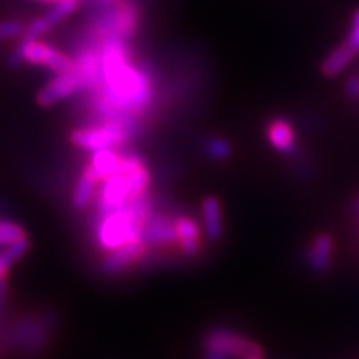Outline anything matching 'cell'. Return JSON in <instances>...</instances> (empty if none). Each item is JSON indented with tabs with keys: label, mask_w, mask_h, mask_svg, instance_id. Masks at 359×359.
<instances>
[{
	"label": "cell",
	"mask_w": 359,
	"mask_h": 359,
	"mask_svg": "<svg viewBox=\"0 0 359 359\" xmlns=\"http://www.w3.org/2000/svg\"><path fill=\"white\" fill-rule=\"evenodd\" d=\"M100 74L88 90V107L98 120H122L142 130L143 116L154 105L155 82L147 67L137 65L128 40L110 37L98 42Z\"/></svg>",
	"instance_id": "1"
},
{
	"label": "cell",
	"mask_w": 359,
	"mask_h": 359,
	"mask_svg": "<svg viewBox=\"0 0 359 359\" xmlns=\"http://www.w3.org/2000/svg\"><path fill=\"white\" fill-rule=\"evenodd\" d=\"M154 210L150 196H140L114 212L97 217L93 236L98 248L105 253L142 238L143 224Z\"/></svg>",
	"instance_id": "2"
},
{
	"label": "cell",
	"mask_w": 359,
	"mask_h": 359,
	"mask_svg": "<svg viewBox=\"0 0 359 359\" xmlns=\"http://www.w3.org/2000/svg\"><path fill=\"white\" fill-rule=\"evenodd\" d=\"M140 132V128L122 120H98V123L83 125L70 132V143L82 150L93 151L100 148L123 147Z\"/></svg>",
	"instance_id": "3"
},
{
	"label": "cell",
	"mask_w": 359,
	"mask_h": 359,
	"mask_svg": "<svg viewBox=\"0 0 359 359\" xmlns=\"http://www.w3.org/2000/svg\"><path fill=\"white\" fill-rule=\"evenodd\" d=\"M8 64L12 67H19L22 64L42 65L45 69L52 70L53 74H65L74 69L75 62L74 58L52 47L50 43H45L39 39H24L19 47L12 52Z\"/></svg>",
	"instance_id": "4"
},
{
	"label": "cell",
	"mask_w": 359,
	"mask_h": 359,
	"mask_svg": "<svg viewBox=\"0 0 359 359\" xmlns=\"http://www.w3.org/2000/svg\"><path fill=\"white\" fill-rule=\"evenodd\" d=\"M205 351H215L224 359H250L263 356V349L258 343L245 338L243 334L228 327H213L203 336Z\"/></svg>",
	"instance_id": "5"
},
{
	"label": "cell",
	"mask_w": 359,
	"mask_h": 359,
	"mask_svg": "<svg viewBox=\"0 0 359 359\" xmlns=\"http://www.w3.org/2000/svg\"><path fill=\"white\" fill-rule=\"evenodd\" d=\"M132 191H130L128 180L125 173L118 168V172L110 175L102 182V187L97 190L95 201H93V210H95V218L107 215L114 210L125 206L132 201Z\"/></svg>",
	"instance_id": "6"
},
{
	"label": "cell",
	"mask_w": 359,
	"mask_h": 359,
	"mask_svg": "<svg viewBox=\"0 0 359 359\" xmlns=\"http://www.w3.org/2000/svg\"><path fill=\"white\" fill-rule=\"evenodd\" d=\"M150 251L151 250L148 248L145 241L140 238V240L132 241V243H127L120 246V248L105 253L98 268H100L102 275L118 276L127 271V269L135 266V264L142 263Z\"/></svg>",
	"instance_id": "7"
},
{
	"label": "cell",
	"mask_w": 359,
	"mask_h": 359,
	"mask_svg": "<svg viewBox=\"0 0 359 359\" xmlns=\"http://www.w3.org/2000/svg\"><path fill=\"white\" fill-rule=\"evenodd\" d=\"M85 90H87L85 80L74 67L65 74H55V79H52L43 88H40L37 93V103L40 107H52L65 100V98L75 95V93L85 92Z\"/></svg>",
	"instance_id": "8"
},
{
	"label": "cell",
	"mask_w": 359,
	"mask_h": 359,
	"mask_svg": "<svg viewBox=\"0 0 359 359\" xmlns=\"http://www.w3.org/2000/svg\"><path fill=\"white\" fill-rule=\"evenodd\" d=\"M175 217L170 213L155 212L148 215L142 230V240L150 250L167 248L175 245Z\"/></svg>",
	"instance_id": "9"
},
{
	"label": "cell",
	"mask_w": 359,
	"mask_h": 359,
	"mask_svg": "<svg viewBox=\"0 0 359 359\" xmlns=\"http://www.w3.org/2000/svg\"><path fill=\"white\" fill-rule=\"evenodd\" d=\"M80 4H82V0H62V2L52 4V8L43 17H37L25 25L24 39H40L42 35L50 32L53 27L64 22L67 17L77 11Z\"/></svg>",
	"instance_id": "10"
},
{
	"label": "cell",
	"mask_w": 359,
	"mask_h": 359,
	"mask_svg": "<svg viewBox=\"0 0 359 359\" xmlns=\"http://www.w3.org/2000/svg\"><path fill=\"white\" fill-rule=\"evenodd\" d=\"M120 170L125 173L128 180L130 191H132V198L137 200L140 196L148 195V188H150V170H148L145 160L137 151H127L122 154V163Z\"/></svg>",
	"instance_id": "11"
},
{
	"label": "cell",
	"mask_w": 359,
	"mask_h": 359,
	"mask_svg": "<svg viewBox=\"0 0 359 359\" xmlns=\"http://www.w3.org/2000/svg\"><path fill=\"white\" fill-rule=\"evenodd\" d=\"M175 246L185 258H196L201 251V228L188 215L175 217Z\"/></svg>",
	"instance_id": "12"
},
{
	"label": "cell",
	"mask_w": 359,
	"mask_h": 359,
	"mask_svg": "<svg viewBox=\"0 0 359 359\" xmlns=\"http://www.w3.org/2000/svg\"><path fill=\"white\" fill-rule=\"evenodd\" d=\"M120 163H122V154L115 151L114 148H100V150L92 151L88 163L85 165L83 170L88 175H92L98 183H102L110 175L118 172Z\"/></svg>",
	"instance_id": "13"
},
{
	"label": "cell",
	"mask_w": 359,
	"mask_h": 359,
	"mask_svg": "<svg viewBox=\"0 0 359 359\" xmlns=\"http://www.w3.org/2000/svg\"><path fill=\"white\" fill-rule=\"evenodd\" d=\"M334 241L327 233H320L313 238L306 250V263L314 273H325L333 262Z\"/></svg>",
	"instance_id": "14"
},
{
	"label": "cell",
	"mask_w": 359,
	"mask_h": 359,
	"mask_svg": "<svg viewBox=\"0 0 359 359\" xmlns=\"http://www.w3.org/2000/svg\"><path fill=\"white\" fill-rule=\"evenodd\" d=\"M266 138L269 145L280 154L290 155L296 148V132L288 120L275 118L268 123Z\"/></svg>",
	"instance_id": "15"
},
{
	"label": "cell",
	"mask_w": 359,
	"mask_h": 359,
	"mask_svg": "<svg viewBox=\"0 0 359 359\" xmlns=\"http://www.w3.org/2000/svg\"><path fill=\"white\" fill-rule=\"evenodd\" d=\"M201 219L208 240L218 241L223 236V210L217 196H205L201 201Z\"/></svg>",
	"instance_id": "16"
},
{
	"label": "cell",
	"mask_w": 359,
	"mask_h": 359,
	"mask_svg": "<svg viewBox=\"0 0 359 359\" xmlns=\"http://www.w3.org/2000/svg\"><path fill=\"white\" fill-rule=\"evenodd\" d=\"M358 52L354 50L351 45L346 42L339 43L338 47L333 48L321 62V74L326 77H336L341 72L346 70V67L356 58Z\"/></svg>",
	"instance_id": "17"
},
{
	"label": "cell",
	"mask_w": 359,
	"mask_h": 359,
	"mask_svg": "<svg viewBox=\"0 0 359 359\" xmlns=\"http://www.w3.org/2000/svg\"><path fill=\"white\" fill-rule=\"evenodd\" d=\"M97 180L83 170L77 185L74 188V193H72V206H74L75 210H79V212H83L88 206H92L97 196Z\"/></svg>",
	"instance_id": "18"
},
{
	"label": "cell",
	"mask_w": 359,
	"mask_h": 359,
	"mask_svg": "<svg viewBox=\"0 0 359 359\" xmlns=\"http://www.w3.org/2000/svg\"><path fill=\"white\" fill-rule=\"evenodd\" d=\"M203 151L212 160H228L233 154L231 143L223 137H208L203 140Z\"/></svg>",
	"instance_id": "19"
},
{
	"label": "cell",
	"mask_w": 359,
	"mask_h": 359,
	"mask_svg": "<svg viewBox=\"0 0 359 359\" xmlns=\"http://www.w3.org/2000/svg\"><path fill=\"white\" fill-rule=\"evenodd\" d=\"M27 238V231L20 226L19 223H13L11 219L0 218V246L6 248V246L17 243Z\"/></svg>",
	"instance_id": "20"
},
{
	"label": "cell",
	"mask_w": 359,
	"mask_h": 359,
	"mask_svg": "<svg viewBox=\"0 0 359 359\" xmlns=\"http://www.w3.org/2000/svg\"><path fill=\"white\" fill-rule=\"evenodd\" d=\"M25 25L17 20H2L0 22V40H11L24 37Z\"/></svg>",
	"instance_id": "21"
},
{
	"label": "cell",
	"mask_w": 359,
	"mask_h": 359,
	"mask_svg": "<svg viewBox=\"0 0 359 359\" xmlns=\"http://www.w3.org/2000/svg\"><path fill=\"white\" fill-rule=\"evenodd\" d=\"M348 45H351L359 53V8H356L351 17V27H349V34H348V39L344 40Z\"/></svg>",
	"instance_id": "22"
},
{
	"label": "cell",
	"mask_w": 359,
	"mask_h": 359,
	"mask_svg": "<svg viewBox=\"0 0 359 359\" xmlns=\"http://www.w3.org/2000/svg\"><path fill=\"white\" fill-rule=\"evenodd\" d=\"M344 90H346L348 97L351 98V100L359 102V74L348 79L346 85H344Z\"/></svg>",
	"instance_id": "23"
},
{
	"label": "cell",
	"mask_w": 359,
	"mask_h": 359,
	"mask_svg": "<svg viewBox=\"0 0 359 359\" xmlns=\"http://www.w3.org/2000/svg\"><path fill=\"white\" fill-rule=\"evenodd\" d=\"M83 2H87L88 6H92L93 8H102L111 6V4L118 2V0H83Z\"/></svg>",
	"instance_id": "24"
},
{
	"label": "cell",
	"mask_w": 359,
	"mask_h": 359,
	"mask_svg": "<svg viewBox=\"0 0 359 359\" xmlns=\"http://www.w3.org/2000/svg\"><path fill=\"white\" fill-rule=\"evenodd\" d=\"M6 303H7V280L0 281V311L6 308Z\"/></svg>",
	"instance_id": "25"
},
{
	"label": "cell",
	"mask_w": 359,
	"mask_h": 359,
	"mask_svg": "<svg viewBox=\"0 0 359 359\" xmlns=\"http://www.w3.org/2000/svg\"><path fill=\"white\" fill-rule=\"evenodd\" d=\"M205 359H224L222 354L215 353V351H205Z\"/></svg>",
	"instance_id": "26"
},
{
	"label": "cell",
	"mask_w": 359,
	"mask_h": 359,
	"mask_svg": "<svg viewBox=\"0 0 359 359\" xmlns=\"http://www.w3.org/2000/svg\"><path fill=\"white\" fill-rule=\"evenodd\" d=\"M37 2H43V4H57V2H62V0H37Z\"/></svg>",
	"instance_id": "27"
},
{
	"label": "cell",
	"mask_w": 359,
	"mask_h": 359,
	"mask_svg": "<svg viewBox=\"0 0 359 359\" xmlns=\"http://www.w3.org/2000/svg\"><path fill=\"white\" fill-rule=\"evenodd\" d=\"M356 213H358V215H359V200H358V201H356Z\"/></svg>",
	"instance_id": "28"
},
{
	"label": "cell",
	"mask_w": 359,
	"mask_h": 359,
	"mask_svg": "<svg viewBox=\"0 0 359 359\" xmlns=\"http://www.w3.org/2000/svg\"><path fill=\"white\" fill-rule=\"evenodd\" d=\"M250 359H263V356H255V358H250Z\"/></svg>",
	"instance_id": "29"
}]
</instances>
